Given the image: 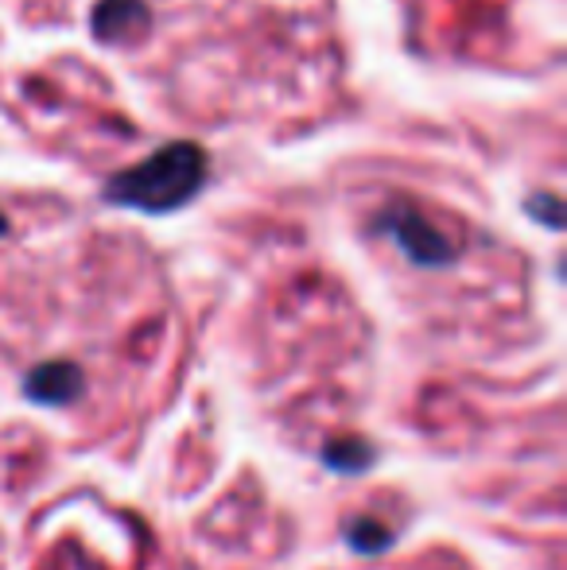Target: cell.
Returning a JSON list of instances; mask_svg holds the SVG:
<instances>
[{"label":"cell","instance_id":"obj_1","mask_svg":"<svg viewBox=\"0 0 567 570\" xmlns=\"http://www.w3.org/2000/svg\"><path fill=\"white\" fill-rule=\"evenodd\" d=\"M206 179V156L195 144H167L151 151L144 164L121 171L109 183V198L121 206H137L148 214L179 210Z\"/></svg>","mask_w":567,"mask_h":570},{"label":"cell","instance_id":"obj_2","mask_svg":"<svg viewBox=\"0 0 567 570\" xmlns=\"http://www.w3.org/2000/svg\"><path fill=\"white\" fill-rule=\"evenodd\" d=\"M385 229L393 233V240L412 256L417 264H447L454 256V245L443 237L428 218H420L417 210H389Z\"/></svg>","mask_w":567,"mask_h":570},{"label":"cell","instance_id":"obj_3","mask_svg":"<svg viewBox=\"0 0 567 570\" xmlns=\"http://www.w3.org/2000/svg\"><path fill=\"white\" fill-rule=\"evenodd\" d=\"M23 392L43 407H62L86 392V373L75 361H43L23 376Z\"/></svg>","mask_w":567,"mask_h":570},{"label":"cell","instance_id":"obj_4","mask_svg":"<svg viewBox=\"0 0 567 570\" xmlns=\"http://www.w3.org/2000/svg\"><path fill=\"white\" fill-rule=\"evenodd\" d=\"M148 28V8L140 0H106V4L94 12V31L101 39H121L133 31Z\"/></svg>","mask_w":567,"mask_h":570},{"label":"cell","instance_id":"obj_5","mask_svg":"<svg viewBox=\"0 0 567 570\" xmlns=\"http://www.w3.org/2000/svg\"><path fill=\"white\" fill-rule=\"evenodd\" d=\"M342 535H346L350 548L362 551V556H381V551H389V548H393V540H397L393 528H385L381 520H373V517L350 520V524L342 528Z\"/></svg>","mask_w":567,"mask_h":570},{"label":"cell","instance_id":"obj_6","mask_svg":"<svg viewBox=\"0 0 567 570\" xmlns=\"http://www.w3.org/2000/svg\"><path fill=\"white\" fill-rule=\"evenodd\" d=\"M373 446L365 443V439H334V443H326L323 451V462L331 465V470L339 473H362L373 465Z\"/></svg>","mask_w":567,"mask_h":570},{"label":"cell","instance_id":"obj_7","mask_svg":"<svg viewBox=\"0 0 567 570\" xmlns=\"http://www.w3.org/2000/svg\"><path fill=\"white\" fill-rule=\"evenodd\" d=\"M529 210L532 214H545V226H553V229H560V203L556 198H537V203H529Z\"/></svg>","mask_w":567,"mask_h":570}]
</instances>
